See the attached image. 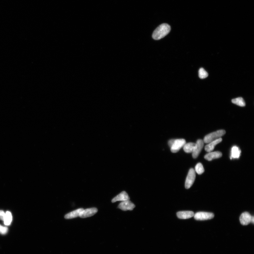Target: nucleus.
Here are the masks:
<instances>
[{
  "label": "nucleus",
  "mask_w": 254,
  "mask_h": 254,
  "mask_svg": "<svg viewBox=\"0 0 254 254\" xmlns=\"http://www.w3.org/2000/svg\"><path fill=\"white\" fill-rule=\"evenodd\" d=\"M171 30L170 26L163 23L156 28L153 34V38L155 40H159L168 35Z\"/></svg>",
  "instance_id": "obj_1"
},
{
  "label": "nucleus",
  "mask_w": 254,
  "mask_h": 254,
  "mask_svg": "<svg viewBox=\"0 0 254 254\" xmlns=\"http://www.w3.org/2000/svg\"><path fill=\"white\" fill-rule=\"evenodd\" d=\"M226 134V131L223 129H221L212 132L206 135L204 139V142L205 143L215 141L223 136Z\"/></svg>",
  "instance_id": "obj_2"
},
{
  "label": "nucleus",
  "mask_w": 254,
  "mask_h": 254,
  "mask_svg": "<svg viewBox=\"0 0 254 254\" xmlns=\"http://www.w3.org/2000/svg\"><path fill=\"white\" fill-rule=\"evenodd\" d=\"M195 178V173L194 169L190 168L188 174L185 181V187L186 189H189L194 184Z\"/></svg>",
  "instance_id": "obj_3"
},
{
  "label": "nucleus",
  "mask_w": 254,
  "mask_h": 254,
  "mask_svg": "<svg viewBox=\"0 0 254 254\" xmlns=\"http://www.w3.org/2000/svg\"><path fill=\"white\" fill-rule=\"evenodd\" d=\"M214 217V214L211 213L200 212L195 214L194 218L197 220H206L212 219Z\"/></svg>",
  "instance_id": "obj_4"
},
{
  "label": "nucleus",
  "mask_w": 254,
  "mask_h": 254,
  "mask_svg": "<svg viewBox=\"0 0 254 254\" xmlns=\"http://www.w3.org/2000/svg\"><path fill=\"white\" fill-rule=\"evenodd\" d=\"M186 143V141L183 139H175L173 144L171 148V151L173 153L178 152Z\"/></svg>",
  "instance_id": "obj_5"
},
{
  "label": "nucleus",
  "mask_w": 254,
  "mask_h": 254,
  "mask_svg": "<svg viewBox=\"0 0 254 254\" xmlns=\"http://www.w3.org/2000/svg\"><path fill=\"white\" fill-rule=\"evenodd\" d=\"M135 205L129 200L122 202L118 205V208L123 211L132 210Z\"/></svg>",
  "instance_id": "obj_6"
},
{
  "label": "nucleus",
  "mask_w": 254,
  "mask_h": 254,
  "mask_svg": "<svg viewBox=\"0 0 254 254\" xmlns=\"http://www.w3.org/2000/svg\"><path fill=\"white\" fill-rule=\"evenodd\" d=\"M204 143L203 140L202 139L197 140L196 143L195 149L192 152L193 158H195L198 157L203 148Z\"/></svg>",
  "instance_id": "obj_7"
},
{
  "label": "nucleus",
  "mask_w": 254,
  "mask_h": 254,
  "mask_svg": "<svg viewBox=\"0 0 254 254\" xmlns=\"http://www.w3.org/2000/svg\"><path fill=\"white\" fill-rule=\"evenodd\" d=\"M98 211L97 209L95 208H91L83 210L82 211L80 216L81 218H85L93 216Z\"/></svg>",
  "instance_id": "obj_8"
},
{
  "label": "nucleus",
  "mask_w": 254,
  "mask_h": 254,
  "mask_svg": "<svg viewBox=\"0 0 254 254\" xmlns=\"http://www.w3.org/2000/svg\"><path fill=\"white\" fill-rule=\"evenodd\" d=\"M251 218L252 216L247 212L242 213L240 217L241 223L243 226L247 225L251 222Z\"/></svg>",
  "instance_id": "obj_9"
},
{
  "label": "nucleus",
  "mask_w": 254,
  "mask_h": 254,
  "mask_svg": "<svg viewBox=\"0 0 254 254\" xmlns=\"http://www.w3.org/2000/svg\"><path fill=\"white\" fill-rule=\"evenodd\" d=\"M194 215L193 211H179L176 214L178 218L181 219H189L194 216Z\"/></svg>",
  "instance_id": "obj_10"
},
{
  "label": "nucleus",
  "mask_w": 254,
  "mask_h": 254,
  "mask_svg": "<svg viewBox=\"0 0 254 254\" xmlns=\"http://www.w3.org/2000/svg\"><path fill=\"white\" fill-rule=\"evenodd\" d=\"M129 197L128 194L125 191H123L116 197L114 198L112 200V203H115L117 201H123L129 200Z\"/></svg>",
  "instance_id": "obj_11"
},
{
  "label": "nucleus",
  "mask_w": 254,
  "mask_h": 254,
  "mask_svg": "<svg viewBox=\"0 0 254 254\" xmlns=\"http://www.w3.org/2000/svg\"><path fill=\"white\" fill-rule=\"evenodd\" d=\"M221 138L215 141L209 143L205 147V150L206 152L209 153L212 151L215 148L216 145L222 141Z\"/></svg>",
  "instance_id": "obj_12"
},
{
  "label": "nucleus",
  "mask_w": 254,
  "mask_h": 254,
  "mask_svg": "<svg viewBox=\"0 0 254 254\" xmlns=\"http://www.w3.org/2000/svg\"><path fill=\"white\" fill-rule=\"evenodd\" d=\"M222 153L219 152H210L205 156V159L209 161L212 160L214 159H217L222 157Z\"/></svg>",
  "instance_id": "obj_13"
},
{
  "label": "nucleus",
  "mask_w": 254,
  "mask_h": 254,
  "mask_svg": "<svg viewBox=\"0 0 254 254\" xmlns=\"http://www.w3.org/2000/svg\"><path fill=\"white\" fill-rule=\"evenodd\" d=\"M84 210L83 208L78 209L77 210L71 212L65 216V218L67 219H72L79 217L82 211Z\"/></svg>",
  "instance_id": "obj_14"
},
{
  "label": "nucleus",
  "mask_w": 254,
  "mask_h": 254,
  "mask_svg": "<svg viewBox=\"0 0 254 254\" xmlns=\"http://www.w3.org/2000/svg\"><path fill=\"white\" fill-rule=\"evenodd\" d=\"M196 146V143H187L183 147L185 152L186 153H191L194 151Z\"/></svg>",
  "instance_id": "obj_15"
},
{
  "label": "nucleus",
  "mask_w": 254,
  "mask_h": 254,
  "mask_svg": "<svg viewBox=\"0 0 254 254\" xmlns=\"http://www.w3.org/2000/svg\"><path fill=\"white\" fill-rule=\"evenodd\" d=\"M241 153V151L239 148L236 146L233 147L231 150V159L232 158H239L240 157Z\"/></svg>",
  "instance_id": "obj_16"
},
{
  "label": "nucleus",
  "mask_w": 254,
  "mask_h": 254,
  "mask_svg": "<svg viewBox=\"0 0 254 254\" xmlns=\"http://www.w3.org/2000/svg\"><path fill=\"white\" fill-rule=\"evenodd\" d=\"M12 217V213L10 211H7L5 213V218L4 219V223L5 225L9 226L11 223Z\"/></svg>",
  "instance_id": "obj_17"
},
{
  "label": "nucleus",
  "mask_w": 254,
  "mask_h": 254,
  "mask_svg": "<svg viewBox=\"0 0 254 254\" xmlns=\"http://www.w3.org/2000/svg\"><path fill=\"white\" fill-rule=\"evenodd\" d=\"M232 102L235 104H236L240 106L244 107L246 105L245 101L242 97L237 98L233 99L232 100Z\"/></svg>",
  "instance_id": "obj_18"
},
{
  "label": "nucleus",
  "mask_w": 254,
  "mask_h": 254,
  "mask_svg": "<svg viewBox=\"0 0 254 254\" xmlns=\"http://www.w3.org/2000/svg\"><path fill=\"white\" fill-rule=\"evenodd\" d=\"M195 171L199 175L202 174L204 172L205 169L202 163H199L197 164L195 167Z\"/></svg>",
  "instance_id": "obj_19"
},
{
  "label": "nucleus",
  "mask_w": 254,
  "mask_h": 254,
  "mask_svg": "<svg viewBox=\"0 0 254 254\" xmlns=\"http://www.w3.org/2000/svg\"><path fill=\"white\" fill-rule=\"evenodd\" d=\"M199 77L201 79H205L208 77V74L207 72L203 68H201L199 70Z\"/></svg>",
  "instance_id": "obj_20"
},
{
  "label": "nucleus",
  "mask_w": 254,
  "mask_h": 254,
  "mask_svg": "<svg viewBox=\"0 0 254 254\" xmlns=\"http://www.w3.org/2000/svg\"><path fill=\"white\" fill-rule=\"evenodd\" d=\"M8 231L7 228L6 227H4L0 225V233L2 234H5L7 233Z\"/></svg>",
  "instance_id": "obj_21"
},
{
  "label": "nucleus",
  "mask_w": 254,
  "mask_h": 254,
  "mask_svg": "<svg viewBox=\"0 0 254 254\" xmlns=\"http://www.w3.org/2000/svg\"><path fill=\"white\" fill-rule=\"evenodd\" d=\"M5 213L4 212V211L0 210V219L3 221L5 218Z\"/></svg>",
  "instance_id": "obj_22"
},
{
  "label": "nucleus",
  "mask_w": 254,
  "mask_h": 254,
  "mask_svg": "<svg viewBox=\"0 0 254 254\" xmlns=\"http://www.w3.org/2000/svg\"><path fill=\"white\" fill-rule=\"evenodd\" d=\"M175 141V139H174L169 140L168 143V144L169 147L171 148L172 147V146L174 144Z\"/></svg>",
  "instance_id": "obj_23"
},
{
  "label": "nucleus",
  "mask_w": 254,
  "mask_h": 254,
  "mask_svg": "<svg viewBox=\"0 0 254 254\" xmlns=\"http://www.w3.org/2000/svg\"><path fill=\"white\" fill-rule=\"evenodd\" d=\"M251 222L253 224L254 223V217L253 216H252V218H251Z\"/></svg>",
  "instance_id": "obj_24"
}]
</instances>
